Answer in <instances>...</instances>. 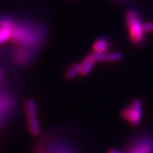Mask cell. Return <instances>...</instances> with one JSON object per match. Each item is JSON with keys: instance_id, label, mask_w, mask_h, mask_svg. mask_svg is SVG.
Segmentation results:
<instances>
[{"instance_id": "obj_9", "label": "cell", "mask_w": 153, "mask_h": 153, "mask_svg": "<svg viewBox=\"0 0 153 153\" xmlns=\"http://www.w3.org/2000/svg\"><path fill=\"white\" fill-rule=\"evenodd\" d=\"M78 74H80V65L79 64H73L71 66L66 72V76L68 79H72L75 76H76Z\"/></svg>"}, {"instance_id": "obj_7", "label": "cell", "mask_w": 153, "mask_h": 153, "mask_svg": "<svg viewBox=\"0 0 153 153\" xmlns=\"http://www.w3.org/2000/svg\"><path fill=\"white\" fill-rule=\"evenodd\" d=\"M25 111H26V115L27 118H32V117H38V112H37V106L35 102L32 100H28L25 105Z\"/></svg>"}, {"instance_id": "obj_1", "label": "cell", "mask_w": 153, "mask_h": 153, "mask_svg": "<svg viewBox=\"0 0 153 153\" xmlns=\"http://www.w3.org/2000/svg\"><path fill=\"white\" fill-rule=\"evenodd\" d=\"M126 23L129 38L134 44H140L144 39L145 30L143 23L139 19L138 14L134 10L128 11L126 14Z\"/></svg>"}, {"instance_id": "obj_6", "label": "cell", "mask_w": 153, "mask_h": 153, "mask_svg": "<svg viewBox=\"0 0 153 153\" xmlns=\"http://www.w3.org/2000/svg\"><path fill=\"white\" fill-rule=\"evenodd\" d=\"M27 126L29 132L32 135H38L40 133V124L38 122V117H32V118H27Z\"/></svg>"}, {"instance_id": "obj_8", "label": "cell", "mask_w": 153, "mask_h": 153, "mask_svg": "<svg viewBox=\"0 0 153 153\" xmlns=\"http://www.w3.org/2000/svg\"><path fill=\"white\" fill-rule=\"evenodd\" d=\"M108 49V42L104 38L96 40L93 45V50L95 53H105Z\"/></svg>"}, {"instance_id": "obj_5", "label": "cell", "mask_w": 153, "mask_h": 153, "mask_svg": "<svg viewBox=\"0 0 153 153\" xmlns=\"http://www.w3.org/2000/svg\"><path fill=\"white\" fill-rule=\"evenodd\" d=\"M153 146L150 143H140V145H139L137 147H135L131 153H152ZM107 153H123L122 152H119L117 150L115 149H111L109 150Z\"/></svg>"}, {"instance_id": "obj_13", "label": "cell", "mask_w": 153, "mask_h": 153, "mask_svg": "<svg viewBox=\"0 0 153 153\" xmlns=\"http://www.w3.org/2000/svg\"><path fill=\"white\" fill-rule=\"evenodd\" d=\"M60 153H65V152H60Z\"/></svg>"}, {"instance_id": "obj_10", "label": "cell", "mask_w": 153, "mask_h": 153, "mask_svg": "<svg viewBox=\"0 0 153 153\" xmlns=\"http://www.w3.org/2000/svg\"><path fill=\"white\" fill-rule=\"evenodd\" d=\"M123 59V55L121 53L118 52H112V53H108L106 54V61L109 62H116L119 61Z\"/></svg>"}, {"instance_id": "obj_14", "label": "cell", "mask_w": 153, "mask_h": 153, "mask_svg": "<svg viewBox=\"0 0 153 153\" xmlns=\"http://www.w3.org/2000/svg\"><path fill=\"white\" fill-rule=\"evenodd\" d=\"M0 79H1V76H0Z\"/></svg>"}, {"instance_id": "obj_11", "label": "cell", "mask_w": 153, "mask_h": 153, "mask_svg": "<svg viewBox=\"0 0 153 153\" xmlns=\"http://www.w3.org/2000/svg\"><path fill=\"white\" fill-rule=\"evenodd\" d=\"M92 57L94 61H105L106 60V54L105 53H95L94 52L92 54Z\"/></svg>"}, {"instance_id": "obj_12", "label": "cell", "mask_w": 153, "mask_h": 153, "mask_svg": "<svg viewBox=\"0 0 153 153\" xmlns=\"http://www.w3.org/2000/svg\"><path fill=\"white\" fill-rule=\"evenodd\" d=\"M145 33H153V22H146L143 24Z\"/></svg>"}, {"instance_id": "obj_3", "label": "cell", "mask_w": 153, "mask_h": 153, "mask_svg": "<svg viewBox=\"0 0 153 153\" xmlns=\"http://www.w3.org/2000/svg\"><path fill=\"white\" fill-rule=\"evenodd\" d=\"M12 27L13 25L10 21L4 20L2 24H0V44L5 43L12 36Z\"/></svg>"}, {"instance_id": "obj_4", "label": "cell", "mask_w": 153, "mask_h": 153, "mask_svg": "<svg viewBox=\"0 0 153 153\" xmlns=\"http://www.w3.org/2000/svg\"><path fill=\"white\" fill-rule=\"evenodd\" d=\"M94 63H95V61L93 59L92 55H90L86 56L82 60V62L79 64L80 65V75H82V76L88 75L93 69Z\"/></svg>"}, {"instance_id": "obj_2", "label": "cell", "mask_w": 153, "mask_h": 153, "mask_svg": "<svg viewBox=\"0 0 153 153\" xmlns=\"http://www.w3.org/2000/svg\"><path fill=\"white\" fill-rule=\"evenodd\" d=\"M142 115V105L141 101L135 100L131 105L121 111V116L124 120L128 121L131 125L135 126L140 123Z\"/></svg>"}]
</instances>
